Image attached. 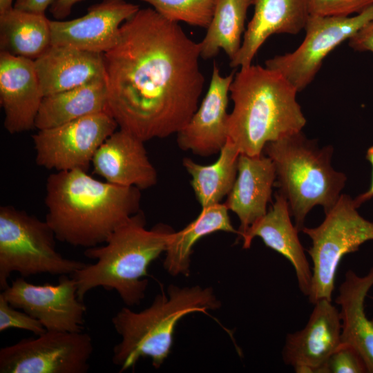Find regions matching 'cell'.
I'll return each mask as SVG.
<instances>
[{
  "label": "cell",
  "instance_id": "1",
  "mask_svg": "<svg viewBox=\"0 0 373 373\" xmlns=\"http://www.w3.org/2000/svg\"><path fill=\"white\" fill-rule=\"evenodd\" d=\"M199 43L153 8L139 9L103 54L107 112L144 142L178 133L199 106L204 86Z\"/></svg>",
  "mask_w": 373,
  "mask_h": 373
},
{
  "label": "cell",
  "instance_id": "2",
  "mask_svg": "<svg viewBox=\"0 0 373 373\" xmlns=\"http://www.w3.org/2000/svg\"><path fill=\"white\" fill-rule=\"evenodd\" d=\"M140 199L137 187L99 181L81 169L56 171L46 180L45 220L57 240L93 247L140 211Z\"/></svg>",
  "mask_w": 373,
  "mask_h": 373
},
{
  "label": "cell",
  "instance_id": "3",
  "mask_svg": "<svg viewBox=\"0 0 373 373\" xmlns=\"http://www.w3.org/2000/svg\"><path fill=\"white\" fill-rule=\"evenodd\" d=\"M297 90L280 73L266 66L240 67L229 88L233 103L228 139L240 154L263 153L265 145L303 131L306 124Z\"/></svg>",
  "mask_w": 373,
  "mask_h": 373
},
{
  "label": "cell",
  "instance_id": "4",
  "mask_svg": "<svg viewBox=\"0 0 373 373\" xmlns=\"http://www.w3.org/2000/svg\"><path fill=\"white\" fill-rule=\"evenodd\" d=\"M144 214L139 211L117 228L102 246L87 248L84 255L96 260L70 276L77 287V296L83 300L96 287L115 290L124 303L138 305L144 298L148 286V268L165 252L173 231L159 224L145 228Z\"/></svg>",
  "mask_w": 373,
  "mask_h": 373
},
{
  "label": "cell",
  "instance_id": "5",
  "mask_svg": "<svg viewBox=\"0 0 373 373\" xmlns=\"http://www.w3.org/2000/svg\"><path fill=\"white\" fill-rule=\"evenodd\" d=\"M220 305L211 287L171 285L141 312L122 308L111 320L122 337L113 347L112 362L122 372L149 357L153 366L160 368L171 352L178 323L189 314H207Z\"/></svg>",
  "mask_w": 373,
  "mask_h": 373
},
{
  "label": "cell",
  "instance_id": "6",
  "mask_svg": "<svg viewBox=\"0 0 373 373\" xmlns=\"http://www.w3.org/2000/svg\"><path fill=\"white\" fill-rule=\"evenodd\" d=\"M263 153L274 165L279 193L299 232L314 207L322 206L325 213L338 200L347 177L332 166V146L319 147L302 131L267 143Z\"/></svg>",
  "mask_w": 373,
  "mask_h": 373
},
{
  "label": "cell",
  "instance_id": "7",
  "mask_svg": "<svg viewBox=\"0 0 373 373\" xmlns=\"http://www.w3.org/2000/svg\"><path fill=\"white\" fill-rule=\"evenodd\" d=\"M46 220L12 206L0 207V289L12 272L26 278L39 274L71 275L87 263L64 258Z\"/></svg>",
  "mask_w": 373,
  "mask_h": 373
},
{
  "label": "cell",
  "instance_id": "8",
  "mask_svg": "<svg viewBox=\"0 0 373 373\" xmlns=\"http://www.w3.org/2000/svg\"><path fill=\"white\" fill-rule=\"evenodd\" d=\"M354 200L341 194L318 227H304L302 232L312 240L307 252L312 261V278L307 296L312 304L321 299L332 300L339 263L347 254L373 240V222L357 211Z\"/></svg>",
  "mask_w": 373,
  "mask_h": 373
},
{
  "label": "cell",
  "instance_id": "9",
  "mask_svg": "<svg viewBox=\"0 0 373 373\" xmlns=\"http://www.w3.org/2000/svg\"><path fill=\"white\" fill-rule=\"evenodd\" d=\"M372 20L373 5L349 17L309 15L301 44L293 52L268 59L265 66L280 73L301 92L314 80L327 55Z\"/></svg>",
  "mask_w": 373,
  "mask_h": 373
},
{
  "label": "cell",
  "instance_id": "10",
  "mask_svg": "<svg viewBox=\"0 0 373 373\" xmlns=\"http://www.w3.org/2000/svg\"><path fill=\"white\" fill-rule=\"evenodd\" d=\"M86 332L46 331L0 350V373H86L93 352Z\"/></svg>",
  "mask_w": 373,
  "mask_h": 373
},
{
  "label": "cell",
  "instance_id": "11",
  "mask_svg": "<svg viewBox=\"0 0 373 373\" xmlns=\"http://www.w3.org/2000/svg\"><path fill=\"white\" fill-rule=\"evenodd\" d=\"M117 127L115 119L105 111L39 130L32 135L35 162L56 171H87L99 146Z\"/></svg>",
  "mask_w": 373,
  "mask_h": 373
},
{
  "label": "cell",
  "instance_id": "12",
  "mask_svg": "<svg viewBox=\"0 0 373 373\" xmlns=\"http://www.w3.org/2000/svg\"><path fill=\"white\" fill-rule=\"evenodd\" d=\"M57 285H35L21 276L1 293L14 307L37 319L47 331L81 332L86 307L77 296L70 275H61Z\"/></svg>",
  "mask_w": 373,
  "mask_h": 373
},
{
  "label": "cell",
  "instance_id": "13",
  "mask_svg": "<svg viewBox=\"0 0 373 373\" xmlns=\"http://www.w3.org/2000/svg\"><path fill=\"white\" fill-rule=\"evenodd\" d=\"M139 9L126 0H102L81 17L50 20L51 45L104 54L117 44L121 25Z\"/></svg>",
  "mask_w": 373,
  "mask_h": 373
},
{
  "label": "cell",
  "instance_id": "14",
  "mask_svg": "<svg viewBox=\"0 0 373 373\" xmlns=\"http://www.w3.org/2000/svg\"><path fill=\"white\" fill-rule=\"evenodd\" d=\"M314 305L305 327L287 334L282 350L284 363L296 373H325L329 357L341 345L339 310L327 299Z\"/></svg>",
  "mask_w": 373,
  "mask_h": 373
},
{
  "label": "cell",
  "instance_id": "15",
  "mask_svg": "<svg viewBox=\"0 0 373 373\" xmlns=\"http://www.w3.org/2000/svg\"><path fill=\"white\" fill-rule=\"evenodd\" d=\"M44 94L35 60L0 52V104L10 134L31 130Z\"/></svg>",
  "mask_w": 373,
  "mask_h": 373
},
{
  "label": "cell",
  "instance_id": "16",
  "mask_svg": "<svg viewBox=\"0 0 373 373\" xmlns=\"http://www.w3.org/2000/svg\"><path fill=\"white\" fill-rule=\"evenodd\" d=\"M232 72L220 74L214 63L209 89L187 124L177 133L180 149L201 156L219 153L228 139L227 106Z\"/></svg>",
  "mask_w": 373,
  "mask_h": 373
},
{
  "label": "cell",
  "instance_id": "17",
  "mask_svg": "<svg viewBox=\"0 0 373 373\" xmlns=\"http://www.w3.org/2000/svg\"><path fill=\"white\" fill-rule=\"evenodd\" d=\"M144 143L126 131H115L95 153L92 160L94 172L115 185L140 190L153 186L157 173Z\"/></svg>",
  "mask_w": 373,
  "mask_h": 373
},
{
  "label": "cell",
  "instance_id": "18",
  "mask_svg": "<svg viewBox=\"0 0 373 373\" xmlns=\"http://www.w3.org/2000/svg\"><path fill=\"white\" fill-rule=\"evenodd\" d=\"M254 15L243 35L241 47L230 66L244 67L274 34L296 35L305 28L310 15L307 0H253Z\"/></svg>",
  "mask_w": 373,
  "mask_h": 373
},
{
  "label": "cell",
  "instance_id": "19",
  "mask_svg": "<svg viewBox=\"0 0 373 373\" xmlns=\"http://www.w3.org/2000/svg\"><path fill=\"white\" fill-rule=\"evenodd\" d=\"M276 179L274 165L268 156L240 154L237 177L224 204L238 217L240 238L267 213Z\"/></svg>",
  "mask_w": 373,
  "mask_h": 373
},
{
  "label": "cell",
  "instance_id": "20",
  "mask_svg": "<svg viewBox=\"0 0 373 373\" xmlns=\"http://www.w3.org/2000/svg\"><path fill=\"white\" fill-rule=\"evenodd\" d=\"M275 196L276 200L271 209L254 223L241 238L242 247L249 249L255 237L261 238L267 247L290 262L295 270L298 287L303 295L307 296L312 270L299 240V231L291 222L287 200L280 193Z\"/></svg>",
  "mask_w": 373,
  "mask_h": 373
},
{
  "label": "cell",
  "instance_id": "21",
  "mask_svg": "<svg viewBox=\"0 0 373 373\" xmlns=\"http://www.w3.org/2000/svg\"><path fill=\"white\" fill-rule=\"evenodd\" d=\"M44 96L105 78L103 54L51 45L35 60Z\"/></svg>",
  "mask_w": 373,
  "mask_h": 373
},
{
  "label": "cell",
  "instance_id": "22",
  "mask_svg": "<svg viewBox=\"0 0 373 373\" xmlns=\"http://www.w3.org/2000/svg\"><path fill=\"white\" fill-rule=\"evenodd\" d=\"M373 286V267L363 276L348 270L338 288L335 302L339 305L341 344L353 347L364 360L367 373H373V318L365 312V300Z\"/></svg>",
  "mask_w": 373,
  "mask_h": 373
},
{
  "label": "cell",
  "instance_id": "23",
  "mask_svg": "<svg viewBox=\"0 0 373 373\" xmlns=\"http://www.w3.org/2000/svg\"><path fill=\"white\" fill-rule=\"evenodd\" d=\"M105 111L107 112V88L105 78H101L44 96L35 127L38 130L50 128Z\"/></svg>",
  "mask_w": 373,
  "mask_h": 373
},
{
  "label": "cell",
  "instance_id": "24",
  "mask_svg": "<svg viewBox=\"0 0 373 373\" xmlns=\"http://www.w3.org/2000/svg\"><path fill=\"white\" fill-rule=\"evenodd\" d=\"M224 204H217L201 210L199 216L178 232H173L165 251L163 266L173 276H189L191 256L195 243L202 238L217 231L238 234Z\"/></svg>",
  "mask_w": 373,
  "mask_h": 373
},
{
  "label": "cell",
  "instance_id": "25",
  "mask_svg": "<svg viewBox=\"0 0 373 373\" xmlns=\"http://www.w3.org/2000/svg\"><path fill=\"white\" fill-rule=\"evenodd\" d=\"M51 46L50 20L45 14L12 7L0 14V48L35 60Z\"/></svg>",
  "mask_w": 373,
  "mask_h": 373
},
{
  "label": "cell",
  "instance_id": "26",
  "mask_svg": "<svg viewBox=\"0 0 373 373\" xmlns=\"http://www.w3.org/2000/svg\"><path fill=\"white\" fill-rule=\"evenodd\" d=\"M217 160L202 165L189 157L182 164L191 175V184L202 209L220 203L231 191L238 173L240 152L227 139Z\"/></svg>",
  "mask_w": 373,
  "mask_h": 373
},
{
  "label": "cell",
  "instance_id": "27",
  "mask_svg": "<svg viewBox=\"0 0 373 373\" xmlns=\"http://www.w3.org/2000/svg\"><path fill=\"white\" fill-rule=\"evenodd\" d=\"M253 0H217L212 19L199 43L200 57H214L223 50L232 60L242 45L249 8Z\"/></svg>",
  "mask_w": 373,
  "mask_h": 373
},
{
  "label": "cell",
  "instance_id": "28",
  "mask_svg": "<svg viewBox=\"0 0 373 373\" xmlns=\"http://www.w3.org/2000/svg\"><path fill=\"white\" fill-rule=\"evenodd\" d=\"M150 4L164 18L173 22L207 28L217 0H140Z\"/></svg>",
  "mask_w": 373,
  "mask_h": 373
},
{
  "label": "cell",
  "instance_id": "29",
  "mask_svg": "<svg viewBox=\"0 0 373 373\" xmlns=\"http://www.w3.org/2000/svg\"><path fill=\"white\" fill-rule=\"evenodd\" d=\"M310 15L349 17L365 10L373 0H307Z\"/></svg>",
  "mask_w": 373,
  "mask_h": 373
},
{
  "label": "cell",
  "instance_id": "30",
  "mask_svg": "<svg viewBox=\"0 0 373 373\" xmlns=\"http://www.w3.org/2000/svg\"><path fill=\"white\" fill-rule=\"evenodd\" d=\"M12 307L0 294V332L10 328H17L32 332L39 336L46 329L36 318L25 312Z\"/></svg>",
  "mask_w": 373,
  "mask_h": 373
},
{
  "label": "cell",
  "instance_id": "31",
  "mask_svg": "<svg viewBox=\"0 0 373 373\" xmlns=\"http://www.w3.org/2000/svg\"><path fill=\"white\" fill-rule=\"evenodd\" d=\"M325 373H367L364 360L352 346L341 344L331 355Z\"/></svg>",
  "mask_w": 373,
  "mask_h": 373
},
{
  "label": "cell",
  "instance_id": "32",
  "mask_svg": "<svg viewBox=\"0 0 373 373\" xmlns=\"http://www.w3.org/2000/svg\"><path fill=\"white\" fill-rule=\"evenodd\" d=\"M348 41L350 47L356 51L373 52V20L359 29Z\"/></svg>",
  "mask_w": 373,
  "mask_h": 373
},
{
  "label": "cell",
  "instance_id": "33",
  "mask_svg": "<svg viewBox=\"0 0 373 373\" xmlns=\"http://www.w3.org/2000/svg\"><path fill=\"white\" fill-rule=\"evenodd\" d=\"M55 0H15L13 7L17 10L45 14L47 8L54 3Z\"/></svg>",
  "mask_w": 373,
  "mask_h": 373
},
{
  "label": "cell",
  "instance_id": "34",
  "mask_svg": "<svg viewBox=\"0 0 373 373\" xmlns=\"http://www.w3.org/2000/svg\"><path fill=\"white\" fill-rule=\"evenodd\" d=\"M82 0H55L50 7V12L57 20H64L71 12L75 5Z\"/></svg>",
  "mask_w": 373,
  "mask_h": 373
},
{
  "label": "cell",
  "instance_id": "35",
  "mask_svg": "<svg viewBox=\"0 0 373 373\" xmlns=\"http://www.w3.org/2000/svg\"><path fill=\"white\" fill-rule=\"evenodd\" d=\"M366 159L371 164L372 168V182L370 186L367 191L360 194L355 199H354V203L357 208H358L364 202L373 198V146H370L367 149L366 153Z\"/></svg>",
  "mask_w": 373,
  "mask_h": 373
},
{
  "label": "cell",
  "instance_id": "36",
  "mask_svg": "<svg viewBox=\"0 0 373 373\" xmlns=\"http://www.w3.org/2000/svg\"><path fill=\"white\" fill-rule=\"evenodd\" d=\"M14 0H0V14L13 7Z\"/></svg>",
  "mask_w": 373,
  "mask_h": 373
}]
</instances>
